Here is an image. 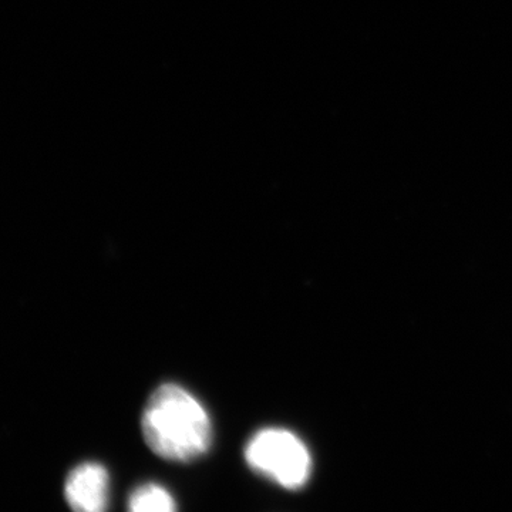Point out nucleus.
Returning a JSON list of instances; mask_svg holds the SVG:
<instances>
[{
	"label": "nucleus",
	"mask_w": 512,
	"mask_h": 512,
	"mask_svg": "<svg viewBox=\"0 0 512 512\" xmlns=\"http://www.w3.org/2000/svg\"><path fill=\"white\" fill-rule=\"evenodd\" d=\"M147 446L158 457L188 463L207 453L212 424L207 410L184 387L167 383L151 394L141 419Z\"/></svg>",
	"instance_id": "1"
},
{
	"label": "nucleus",
	"mask_w": 512,
	"mask_h": 512,
	"mask_svg": "<svg viewBox=\"0 0 512 512\" xmlns=\"http://www.w3.org/2000/svg\"><path fill=\"white\" fill-rule=\"evenodd\" d=\"M245 460L256 473L288 490L302 488L311 477V453L285 429L258 431L245 447Z\"/></svg>",
	"instance_id": "2"
},
{
	"label": "nucleus",
	"mask_w": 512,
	"mask_h": 512,
	"mask_svg": "<svg viewBox=\"0 0 512 512\" xmlns=\"http://www.w3.org/2000/svg\"><path fill=\"white\" fill-rule=\"evenodd\" d=\"M110 477L106 467L86 463L74 468L64 493L70 507L82 512H101L109 504Z\"/></svg>",
	"instance_id": "3"
},
{
	"label": "nucleus",
	"mask_w": 512,
	"mask_h": 512,
	"mask_svg": "<svg viewBox=\"0 0 512 512\" xmlns=\"http://www.w3.org/2000/svg\"><path fill=\"white\" fill-rule=\"evenodd\" d=\"M128 510L133 512H173L177 505L173 495L157 484L137 487L128 498Z\"/></svg>",
	"instance_id": "4"
}]
</instances>
